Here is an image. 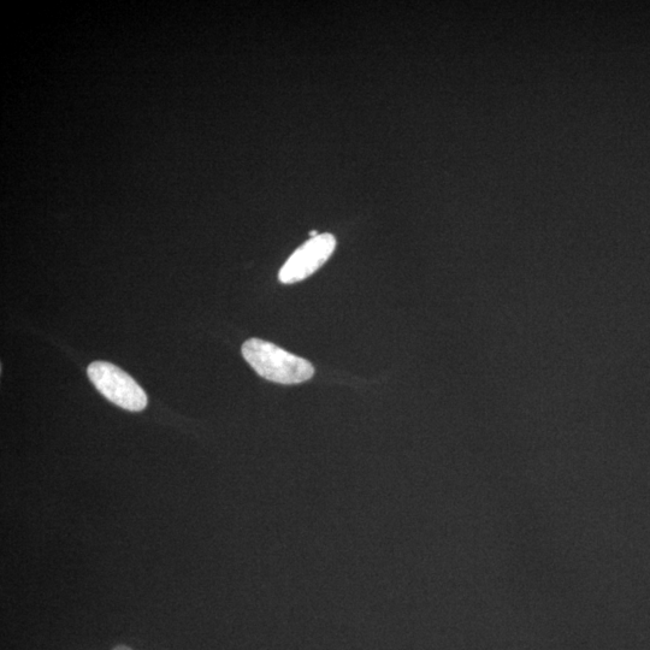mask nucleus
I'll return each mask as SVG.
<instances>
[{
	"instance_id": "f257e3e1",
	"label": "nucleus",
	"mask_w": 650,
	"mask_h": 650,
	"mask_svg": "<svg viewBox=\"0 0 650 650\" xmlns=\"http://www.w3.org/2000/svg\"><path fill=\"white\" fill-rule=\"evenodd\" d=\"M242 356L259 376L271 382L298 384L311 380L315 375L310 362L268 341L247 340L242 346Z\"/></svg>"
},
{
	"instance_id": "f03ea898",
	"label": "nucleus",
	"mask_w": 650,
	"mask_h": 650,
	"mask_svg": "<svg viewBox=\"0 0 650 650\" xmlns=\"http://www.w3.org/2000/svg\"><path fill=\"white\" fill-rule=\"evenodd\" d=\"M93 386L112 404L132 412L143 411L147 395L134 378L108 362H94L87 369Z\"/></svg>"
},
{
	"instance_id": "7ed1b4c3",
	"label": "nucleus",
	"mask_w": 650,
	"mask_h": 650,
	"mask_svg": "<svg viewBox=\"0 0 650 650\" xmlns=\"http://www.w3.org/2000/svg\"><path fill=\"white\" fill-rule=\"evenodd\" d=\"M336 240L332 234H319L298 248L280 270L279 280L292 285L307 279L324 265L335 251Z\"/></svg>"
},
{
	"instance_id": "20e7f679",
	"label": "nucleus",
	"mask_w": 650,
	"mask_h": 650,
	"mask_svg": "<svg viewBox=\"0 0 650 650\" xmlns=\"http://www.w3.org/2000/svg\"><path fill=\"white\" fill-rule=\"evenodd\" d=\"M310 235L312 236V238H316V236H318L319 234H318L317 230H312Z\"/></svg>"
},
{
	"instance_id": "39448f33",
	"label": "nucleus",
	"mask_w": 650,
	"mask_h": 650,
	"mask_svg": "<svg viewBox=\"0 0 650 650\" xmlns=\"http://www.w3.org/2000/svg\"><path fill=\"white\" fill-rule=\"evenodd\" d=\"M117 650H128V649H126V648H118Z\"/></svg>"
}]
</instances>
